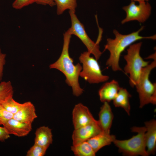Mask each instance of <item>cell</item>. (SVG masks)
<instances>
[{
    "mask_svg": "<svg viewBox=\"0 0 156 156\" xmlns=\"http://www.w3.org/2000/svg\"><path fill=\"white\" fill-rule=\"evenodd\" d=\"M63 36V44L61 55L58 60L51 64L49 67L51 69L58 70L64 75L66 82L72 87L73 95L78 96L83 91L81 88L79 81L82 66L79 63L74 65L73 59L70 56L69 47L71 35L66 31L64 34Z\"/></svg>",
    "mask_w": 156,
    "mask_h": 156,
    "instance_id": "cell-1",
    "label": "cell"
},
{
    "mask_svg": "<svg viewBox=\"0 0 156 156\" xmlns=\"http://www.w3.org/2000/svg\"><path fill=\"white\" fill-rule=\"evenodd\" d=\"M142 26L138 31L126 35L120 33L116 29L113 32L115 38L114 39L108 38L104 51L108 50L110 55L106 62V65L110 67L114 71H122L119 65V62L121 53L125 49L133 43L138 40L143 39L155 40L156 34L149 36H142L140 33L144 29Z\"/></svg>",
    "mask_w": 156,
    "mask_h": 156,
    "instance_id": "cell-2",
    "label": "cell"
},
{
    "mask_svg": "<svg viewBox=\"0 0 156 156\" xmlns=\"http://www.w3.org/2000/svg\"><path fill=\"white\" fill-rule=\"evenodd\" d=\"M142 44V42H140L130 45L127 49V54L124 57L127 63L124 68V71L126 74L129 75V83L132 88L137 83L143 68L149 63L144 61L140 55Z\"/></svg>",
    "mask_w": 156,
    "mask_h": 156,
    "instance_id": "cell-3",
    "label": "cell"
},
{
    "mask_svg": "<svg viewBox=\"0 0 156 156\" xmlns=\"http://www.w3.org/2000/svg\"><path fill=\"white\" fill-rule=\"evenodd\" d=\"M131 130L133 132H137V134L126 140L116 139L113 142L118 148L120 152L125 155L148 156L146 150L145 139L146 131L145 127H134L131 128Z\"/></svg>",
    "mask_w": 156,
    "mask_h": 156,
    "instance_id": "cell-4",
    "label": "cell"
},
{
    "mask_svg": "<svg viewBox=\"0 0 156 156\" xmlns=\"http://www.w3.org/2000/svg\"><path fill=\"white\" fill-rule=\"evenodd\" d=\"M156 67V60L143 68L138 82L135 86L139 94L140 107L151 103L156 104V83L149 79L151 70Z\"/></svg>",
    "mask_w": 156,
    "mask_h": 156,
    "instance_id": "cell-5",
    "label": "cell"
},
{
    "mask_svg": "<svg viewBox=\"0 0 156 156\" xmlns=\"http://www.w3.org/2000/svg\"><path fill=\"white\" fill-rule=\"evenodd\" d=\"M90 54L88 51H85L79 56V60L82 64L79 76L90 83L107 81L109 79V76L103 74L97 60L90 56Z\"/></svg>",
    "mask_w": 156,
    "mask_h": 156,
    "instance_id": "cell-6",
    "label": "cell"
},
{
    "mask_svg": "<svg viewBox=\"0 0 156 156\" xmlns=\"http://www.w3.org/2000/svg\"><path fill=\"white\" fill-rule=\"evenodd\" d=\"M71 21V26L66 31L71 35H74L78 37L87 48L88 51L93 54L97 60L101 56L102 52L100 50L99 43L94 42L89 37L84 26L78 18L74 12L69 10Z\"/></svg>",
    "mask_w": 156,
    "mask_h": 156,
    "instance_id": "cell-7",
    "label": "cell"
},
{
    "mask_svg": "<svg viewBox=\"0 0 156 156\" xmlns=\"http://www.w3.org/2000/svg\"><path fill=\"white\" fill-rule=\"evenodd\" d=\"M122 9L126 15L121 22L122 24L133 21L143 23L149 18L151 11L150 4L146 2H139L138 5H136L135 1H131L129 5L124 6Z\"/></svg>",
    "mask_w": 156,
    "mask_h": 156,
    "instance_id": "cell-8",
    "label": "cell"
},
{
    "mask_svg": "<svg viewBox=\"0 0 156 156\" xmlns=\"http://www.w3.org/2000/svg\"><path fill=\"white\" fill-rule=\"evenodd\" d=\"M102 129L98 120L75 129L72 135L73 145H76L87 141L100 133Z\"/></svg>",
    "mask_w": 156,
    "mask_h": 156,
    "instance_id": "cell-9",
    "label": "cell"
},
{
    "mask_svg": "<svg viewBox=\"0 0 156 156\" xmlns=\"http://www.w3.org/2000/svg\"><path fill=\"white\" fill-rule=\"evenodd\" d=\"M75 129L87 125L96 120L88 108L81 103L75 106L72 112Z\"/></svg>",
    "mask_w": 156,
    "mask_h": 156,
    "instance_id": "cell-10",
    "label": "cell"
},
{
    "mask_svg": "<svg viewBox=\"0 0 156 156\" xmlns=\"http://www.w3.org/2000/svg\"><path fill=\"white\" fill-rule=\"evenodd\" d=\"M3 125L9 134L18 137L27 135L32 129V124L22 122L13 118Z\"/></svg>",
    "mask_w": 156,
    "mask_h": 156,
    "instance_id": "cell-11",
    "label": "cell"
},
{
    "mask_svg": "<svg viewBox=\"0 0 156 156\" xmlns=\"http://www.w3.org/2000/svg\"><path fill=\"white\" fill-rule=\"evenodd\" d=\"M37 117L34 105L29 101L23 103L21 108L14 114L13 118L22 122L32 124Z\"/></svg>",
    "mask_w": 156,
    "mask_h": 156,
    "instance_id": "cell-12",
    "label": "cell"
},
{
    "mask_svg": "<svg viewBox=\"0 0 156 156\" xmlns=\"http://www.w3.org/2000/svg\"><path fill=\"white\" fill-rule=\"evenodd\" d=\"M145 139L146 150L148 155L155 154L156 148V121L153 119L145 122Z\"/></svg>",
    "mask_w": 156,
    "mask_h": 156,
    "instance_id": "cell-13",
    "label": "cell"
},
{
    "mask_svg": "<svg viewBox=\"0 0 156 156\" xmlns=\"http://www.w3.org/2000/svg\"><path fill=\"white\" fill-rule=\"evenodd\" d=\"M103 103L99 114L98 121L102 131L109 134L114 115L108 103L106 102Z\"/></svg>",
    "mask_w": 156,
    "mask_h": 156,
    "instance_id": "cell-14",
    "label": "cell"
},
{
    "mask_svg": "<svg viewBox=\"0 0 156 156\" xmlns=\"http://www.w3.org/2000/svg\"><path fill=\"white\" fill-rule=\"evenodd\" d=\"M120 88L118 82L114 80L105 83L99 91L100 100L103 103L113 101Z\"/></svg>",
    "mask_w": 156,
    "mask_h": 156,
    "instance_id": "cell-15",
    "label": "cell"
},
{
    "mask_svg": "<svg viewBox=\"0 0 156 156\" xmlns=\"http://www.w3.org/2000/svg\"><path fill=\"white\" fill-rule=\"evenodd\" d=\"M116 136L102 131L87 141L96 153L102 147L109 145L116 139Z\"/></svg>",
    "mask_w": 156,
    "mask_h": 156,
    "instance_id": "cell-16",
    "label": "cell"
},
{
    "mask_svg": "<svg viewBox=\"0 0 156 156\" xmlns=\"http://www.w3.org/2000/svg\"><path fill=\"white\" fill-rule=\"evenodd\" d=\"M34 143L47 149L53 142L51 129L48 127L42 126L37 129L35 133Z\"/></svg>",
    "mask_w": 156,
    "mask_h": 156,
    "instance_id": "cell-17",
    "label": "cell"
},
{
    "mask_svg": "<svg viewBox=\"0 0 156 156\" xmlns=\"http://www.w3.org/2000/svg\"><path fill=\"white\" fill-rule=\"evenodd\" d=\"M131 96V94L125 88L120 87L116 96L113 100L115 107L123 108L129 116L130 111L129 99Z\"/></svg>",
    "mask_w": 156,
    "mask_h": 156,
    "instance_id": "cell-18",
    "label": "cell"
},
{
    "mask_svg": "<svg viewBox=\"0 0 156 156\" xmlns=\"http://www.w3.org/2000/svg\"><path fill=\"white\" fill-rule=\"evenodd\" d=\"M71 150L77 156H94L96 153L87 141L71 146Z\"/></svg>",
    "mask_w": 156,
    "mask_h": 156,
    "instance_id": "cell-19",
    "label": "cell"
},
{
    "mask_svg": "<svg viewBox=\"0 0 156 156\" xmlns=\"http://www.w3.org/2000/svg\"><path fill=\"white\" fill-rule=\"evenodd\" d=\"M57 6V13L62 14L66 10L69 9L74 12L77 6V0H53Z\"/></svg>",
    "mask_w": 156,
    "mask_h": 156,
    "instance_id": "cell-20",
    "label": "cell"
},
{
    "mask_svg": "<svg viewBox=\"0 0 156 156\" xmlns=\"http://www.w3.org/2000/svg\"><path fill=\"white\" fill-rule=\"evenodd\" d=\"M14 90L10 81H2L0 83V105L13 97Z\"/></svg>",
    "mask_w": 156,
    "mask_h": 156,
    "instance_id": "cell-21",
    "label": "cell"
},
{
    "mask_svg": "<svg viewBox=\"0 0 156 156\" xmlns=\"http://www.w3.org/2000/svg\"><path fill=\"white\" fill-rule=\"evenodd\" d=\"M23 105L15 101L12 97L1 105L7 110L13 114L16 113Z\"/></svg>",
    "mask_w": 156,
    "mask_h": 156,
    "instance_id": "cell-22",
    "label": "cell"
},
{
    "mask_svg": "<svg viewBox=\"0 0 156 156\" xmlns=\"http://www.w3.org/2000/svg\"><path fill=\"white\" fill-rule=\"evenodd\" d=\"M47 149L44 147L34 144L27 151V156H43L45 154Z\"/></svg>",
    "mask_w": 156,
    "mask_h": 156,
    "instance_id": "cell-23",
    "label": "cell"
},
{
    "mask_svg": "<svg viewBox=\"0 0 156 156\" xmlns=\"http://www.w3.org/2000/svg\"><path fill=\"white\" fill-rule=\"evenodd\" d=\"M14 114L10 112L1 105H0V125H3L10 119L13 118Z\"/></svg>",
    "mask_w": 156,
    "mask_h": 156,
    "instance_id": "cell-24",
    "label": "cell"
},
{
    "mask_svg": "<svg viewBox=\"0 0 156 156\" xmlns=\"http://www.w3.org/2000/svg\"><path fill=\"white\" fill-rule=\"evenodd\" d=\"M36 0H15L13 3L12 6L16 9H20L23 7L36 3Z\"/></svg>",
    "mask_w": 156,
    "mask_h": 156,
    "instance_id": "cell-25",
    "label": "cell"
},
{
    "mask_svg": "<svg viewBox=\"0 0 156 156\" xmlns=\"http://www.w3.org/2000/svg\"><path fill=\"white\" fill-rule=\"evenodd\" d=\"M6 54L2 53L0 47V83L3 75L4 68L6 63Z\"/></svg>",
    "mask_w": 156,
    "mask_h": 156,
    "instance_id": "cell-26",
    "label": "cell"
},
{
    "mask_svg": "<svg viewBox=\"0 0 156 156\" xmlns=\"http://www.w3.org/2000/svg\"><path fill=\"white\" fill-rule=\"evenodd\" d=\"M10 135L4 127H0V141H5L10 137Z\"/></svg>",
    "mask_w": 156,
    "mask_h": 156,
    "instance_id": "cell-27",
    "label": "cell"
},
{
    "mask_svg": "<svg viewBox=\"0 0 156 156\" xmlns=\"http://www.w3.org/2000/svg\"><path fill=\"white\" fill-rule=\"evenodd\" d=\"M36 3L43 5H48L51 7L56 5L55 3L53 0H36Z\"/></svg>",
    "mask_w": 156,
    "mask_h": 156,
    "instance_id": "cell-28",
    "label": "cell"
},
{
    "mask_svg": "<svg viewBox=\"0 0 156 156\" xmlns=\"http://www.w3.org/2000/svg\"><path fill=\"white\" fill-rule=\"evenodd\" d=\"M147 58H153L154 60H156V53H154L152 55H151Z\"/></svg>",
    "mask_w": 156,
    "mask_h": 156,
    "instance_id": "cell-29",
    "label": "cell"
},
{
    "mask_svg": "<svg viewBox=\"0 0 156 156\" xmlns=\"http://www.w3.org/2000/svg\"><path fill=\"white\" fill-rule=\"evenodd\" d=\"M149 0H131V1H138V2H145L148 1Z\"/></svg>",
    "mask_w": 156,
    "mask_h": 156,
    "instance_id": "cell-30",
    "label": "cell"
}]
</instances>
